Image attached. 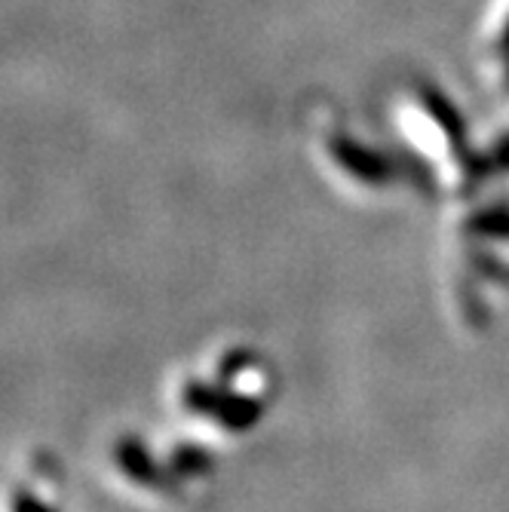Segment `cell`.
I'll list each match as a JSON object with an SVG mask.
<instances>
[{
    "label": "cell",
    "mask_w": 509,
    "mask_h": 512,
    "mask_svg": "<svg viewBox=\"0 0 509 512\" xmlns=\"http://www.w3.org/2000/svg\"><path fill=\"white\" fill-rule=\"evenodd\" d=\"M479 50L491 86L509 92V0H494L479 37Z\"/></svg>",
    "instance_id": "6da1fadb"
}]
</instances>
